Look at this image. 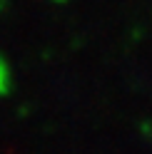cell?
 <instances>
[{
  "label": "cell",
  "instance_id": "cell-1",
  "mask_svg": "<svg viewBox=\"0 0 152 154\" xmlns=\"http://www.w3.org/2000/svg\"><path fill=\"white\" fill-rule=\"evenodd\" d=\"M10 90H13V72H10L8 60L0 57V97H5Z\"/></svg>",
  "mask_w": 152,
  "mask_h": 154
},
{
  "label": "cell",
  "instance_id": "cell-2",
  "mask_svg": "<svg viewBox=\"0 0 152 154\" xmlns=\"http://www.w3.org/2000/svg\"><path fill=\"white\" fill-rule=\"evenodd\" d=\"M52 3H68V0H52Z\"/></svg>",
  "mask_w": 152,
  "mask_h": 154
}]
</instances>
